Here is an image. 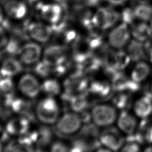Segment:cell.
Here are the masks:
<instances>
[{
	"mask_svg": "<svg viewBox=\"0 0 152 152\" xmlns=\"http://www.w3.org/2000/svg\"><path fill=\"white\" fill-rule=\"evenodd\" d=\"M101 0H84V4L87 6L94 7L97 6L100 2Z\"/></svg>",
	"mask_w": 152,
	"mask_h": 152,
	"instance_id": "38",
	"label": "cell"
},
{
	"mask_svg": "<svg viewBox=\"0 0 152 152\" xmlns=\"http://www.w3.org/2000/svg\"><path fill=\"white\" fill-rule=\"evenodd\" d=\"M5 23V15H4V11L0 7V25H3Z\"/></svg>",
	"mask_w": 152,
	"mask_h": 152,
	"instance_id": "40",
	"label": "cell"
},
{
	"mask_svg": "<svg viewBox=\"0 0 152 152\" xmlns=\"http://www.w3.org/2000/svg\"><path fill=\"white\" fill-rule=\"evenodd\" d=\"M33 125L26 115H11L4 122V134L10 140L23 137L29 132Z\"/></svg>",
	"mask_w": 152,
	"mask_h": 152,
	"instance_id": "4",
	"label": "cell"
},
{
	"mask_svg": "<svg viewBox=\"0 0 152 152\" xmlns=\"http://www.w3.org/2000/svg\"><path fill=\"white\" fill-rule=\"evenodd\" d=\"M113 90L112 84L104 80L93 81L88 86V92L93 97L99 99L108 98Z\"/></svg>",
	"mask_w": 152,
	"mask_h": 152,
	"instance_id": "23",
	"label": "cell"
},
{
	"mask_svg": "<svg viewBox=\"0 0 152 152\" xmlns=\"http://www.w3.org/2000/svg\"><path fill=\"white\" fill-rule=\"evenodd\" d=\"M145 59L152 62V36L144 42Z\"/></svg>",
	"mask_w": 152,
	"mask_h": 152,
	"instance_id": "37",
	"label": "cell"
},
{
	"mask_svg": "<svg viewBox=\"0 0 152 152\" xmlns=\"http://www.w3.org/2000/svg\"><path fill=\"white\" fill-rule=\"evenodd\" d=\"M137 1H138V2H141V3H145V2H148V0H137Z\"/></svg>",
	"mask_w": 152,
	"mask_h": 152,
	"instance_id": "43",
	"label": "cell"
},
{
	"mask_svg": "<svg viewBox=\"0 0 152 152\" xmlns=\"http://www.w3.org/2000/svg\"><path fill=\"white\" fill-rule=\"evenodd\" d=\"M109 3L113 4V5H122L124 4L127 0H106Z\"/></svg>",
	"mask_w": 152,
	"mask_h": 152,
	"instance_id": "39",
	"label": "cell"
},
{
	"mask_svg": "<svg viewBox=\"0 0 152 152\" xmlns=\"http://www.w3.org/2000/svg\"><path fill=\"white\" fill-rule=\"evenodd\" d=\"M151 71L150 65L143 61L137 62L131 72V78L137 83L145 80Z\"/></svg>",
	"mask_w": 152,
	"mask_h": 152,
	"instance_id": "26",
	"label": "cell"
},
{
	"mask_svg": "<svg viewBox=\"0 0 152 152\" xmlns=\"http://www.w3.org/2000/svg\"><path fill=\"white\" fill-rule=\"evenodd\" d=\"M100 133L97 126L90 122L84 124L76 135L87 147L88 151L97 150L102 145L99 140Z\"/></svg>",
	"mask_w": 152,
	"mask_h": 152,
	"instance_id": "10",
	"label": "cell"
},
{
	"mask_svg": "<svg viewBox=\"0 0 152 152\" xmlns=\"http://www.w3.org/2000/svg\"><path fill=\"white\" fill-rule=\"evenodd\" d=\"M131 31L128 24L123 23L113 28L109 33L107 40L113 48L120 49L127 45L130 41Z\"/></svg>",
	"mask_w": 152,
	"mask_h": 152,
	"instance_id": "14",
	"label": "cell"
},
{
	"mask_svg": "<svg viewBox=\"0 0 152 152\" xmlns=\"http://www.w3.org/2000/svg\"><path fill=\"white\" fill-rule=\"evenodd\" d=\"M24 32L28 40L41 45L48 43L53 38L52 27L43 21H30L26 24Z\"/></svg>",
	"mask_w": 152,
	"mask_h": 152,
	"instance_id": "6",
	"label": "cell"
},
{
	"mask_svg": "<svg viewBox=\"0 0 152 152\" xmlns=\"http://www.w3.org/2000/svg\"><path fill=\"white\" fill-rule=\"evenodd\" d=\"M135 17L142 21L152 19V6L145 3L137 5L134 10Z\"/></svg>",
	"mask_w": 152,
	"mask_h": 152,
	"instance_id": "32",
	"label": "cell"
},
{
	"mask_svg": "<svg viewBox=\"0 0 152 152\" xmlns=\"http://www.w3.org/2000/svg\"><path fill=\"white\" fill-rule=\"evenodd\" d=\"M16 82L14 79L0 77V99L7 98L17 93Z\"/></svg>",
	"mask_w": 152,
	"mask_h": 152,
	"instance_id": "28",
	"label": "cell"
},
{
	"mask_svg": "<svg viewBox=\"0 0 152 152\" xmlns=\"http://www.w3.org/2000/svg\"><path fill=\"white\" fill-rule=\"evenodd\" d=\"M88 83L84 75H70L62 84L63 91L72 96L87 93Z\"/></svg>",
	"mask_w": 152,
	"mask_h": 152,
	"instance_id": "16",
	"label": "cell"
},
{
	"mask_svg": "<svg viewBox=\"0 0 152 152\" xmlns=\"http://www.w3.org/2000/svg\"><path fill=\"white\" fill-rule=\"evenodd\" d=\"M120 17V14L110 8H100L92 16V23L97 28L106 30L113 27Z\"/></svg>",
	"mask_w": 152,
	"mask_h": 152,
	"instance_id": "9",
	"label": "cell"
},
{
	"mask_svg": "<svg viewBox=\"0 0 152 152\" xmlns=\"http://www.w3.org/2000/svg\"><path fill=\"white\" fill-rule=\"evenodd\" d=\"M37 126L33 125L30 131L27 134L30 138L35 148L39 150H43L45 148H48L53 140V132L49 126L39 124Z\"/></svg>",
	"mask_w": 152,
	"mask_h": 152,
	"instance_id": "8",
	"label": "cell"
},
{
	"mask_svg": "<svg viewBox=\"0 0 152 152\" xmlns=\"http://www.w3.org/2000/svg\"><path fill=\"white\" fill-rule=\"evenodd\" d=\"M134 112L136 116L141 119H146L152 114L151 93H146L135 102Z\"/></svg>",
	"mask_w": 152,
	"mask_h": 152,
	"instance_id": "24",
	"label": "cell"
},
{
	"mask_svg": "<svg viewBox=\"0 0 152 152\" xmlns=\"http://www.w3.org/2000/svg\"><path fill=\"white\" fill-rule=\"evenodd\" d=\"M134 135L140 144H152V122L147 118L142 119Z\"/></svg>",
	"mask_w": 152,
	"mask_h": 152,
	"instance_id": "21",
	"label": "cell"
},
{
	"mask_svg": "<svg viewBox=\"0 0 152 152\" xmlns=\"http://www.w3.org/2000/svg\"><path fill=\"white\" fill-rule=\"evenodd\" d=\"M127 53L129 56L131 61L138 62L145 59L144 43L136 39L130 40L126 45Z\"/></svg>",
	"mask_w": 152,
	"mask_h": 152,
	"instance_id": "25",
	"label": "cell"
},
{
	"mask_svg": "<svg viewBox=\"0 0 152 152\" xmlns=\"http://www.w3.org/2000/svg\"><path fill=\"white\" fill-rule=\"evenodd\" d=\"M10 34L8 30L2 25H0V52H1L7 44Z\"/></svg>",
	"mask_w": 152,
	"mask_h": 152,
	"instance_id": "36",
	"label": "cell"
},
{
	"mask_svg": "<svg viewBox=\"0 0 152 152\" xmlns=\"http://www.w3.org/2000/svg\"><path fill=\"white\" fill-rule=\"evenodd\" d=\"M4 11L7 16L13 20H24L28 13L26 4L21 0H8L4 7Z\"/></svg>",
	"mask_w": 152,
	"mask_h": 152,
	"instance_id": "18",
	"label": "cell"
},
{
	"mask_svg": "<svg viewBox=\"0 0 152 152\" xmlns=\"http://www.w3.org/2000/svg\"><path fill=\"white\" fill-rule=\"evenodd\" d=\"M63 91L62 84L54 77H50L41 81V95L56 97Z\"/></svg>",
	"mask_w": 152,
	"mask_h": 152,
	"instance_id": "22",
	"label": "cell"
},
{
	"mask_svg": "<svg viewBox=\"0 0 152 152\" xmlns=\"http://www.w3.org/2000/svg\"><path fill=\"white\" fill-rule=\"evenodd\" d=\"M68 47L55 42L43 48L42 59L52 66L68 59Z\"/></svg>",
	"mask_w": 152,
	"mask_h": 152,
	"instance_id": "15",
	"label": "cell"
},
{
	"mask_svg": "<svg viewBox=\"0 0 152 152\" xmlns=\"http://www.w3.org/2000/svg\"><path fill=\"white\" fill-rule=\"evenodd\" d=\"M131 34L134 39L144 43L152 36V31L150 26L143 21L132 24Z\"/></svg>",
	"mask_w": 152,
	"mask_h": 152,
	"instance_id": "27",
	"label": "cell"
},
{
	"mask_svg": "<svg viewBox=\"0 0 152 152\" xmlns=\"http://www.w3.org/2000/svg\"><path fill=\"white\" fill-rule=\"evenodd\" d=\"M4 132V122L0 118V138Z\"/></svg>",
	"mask_w": 152,
	"mask_h": 152,
	"instance_id": "41",
	"label": "cell"
},
{
	"mask_svg": "<svg viewBox=\"0 0 152 152\" xmlns=\"http://www.w3.org/2000/svg\"><path fill=\"white\" fill-rule=\"evenodd\" d=\"M24 68L16 56H5L0 61V77L14 79L23 73Z\"/></svg>",
	"mask_w": 152,
	"mask_h": 152,
	"instance_id": "17",
	"label": "cell"
},
{
	"mask_svg": "<svg viewBox=\"0 0 152 152\" xmlns=\"http://www.w3.org/2000/svg\"><path fill=\"white\" fill-rule=\"evenodd\" d=\"M3 108L11 115H26L29 109V101L18 93L1 100Z\"/></svg>",
	"mask_w": 152,
	"mask_h": 152,
	"instance_id": "13",
	"label": "cell"
},
{
	"mask_svg": "<svg viewBox=\"0 0 152 152\" xmlns=\"http://www.w3.org/2000/svg\"><path fill=\"white\" fill-rule=\"evenodd\" d=\"M33 111L39 124L51 126L61 115V106L56 97L42 96L34 105Z\"/></svg>",
	"mask_w": 152,
	"mask_h": 152,
	"instance_id": "1",
	"label": "cell"
},
{
	"mask_svg": "<svg viewBox=\"0 0 152 152\" xmlns=\"http://www.w3.org/2000/svg\"><path fill=\"white\" fill-rule=\"evenodd\" d=\"M31 68V72L40 80L52 77V66L42 58Z\"/></svg>",
	"mask_w": 152,
	"mask_h": 152,
	"instance_id": "30",
	"label": "cell"
},
{
	"mask_svg": "<svg viewBox=\"0 0 152 152\" xmlns=\"http://www.w3.org/2000/svg\"><path fill=\"white\" fill-rule=\"evenodd\" d=\"M150 28H151V31H152V19L151 20V24H150Z\"/></svg>",
	"mask_w": 152,
	"mask_h": 152,
	"instance_id": "44",
	"label": "cell"
},
{
	"mask_svg": "<svg viewBox=\"0 0 152 152\" xmlns=\"http://www.w3.org/2000/svg\"><path fill=\"white\" fill-rule=\"evenodd\" d=\"M121 18L123 23H125L126 24H134V21L136 18L134 10L129 8L123 10L121 14Z\"/></svg>",
	"mask_w": 152,
	"mask_h": 152,
	"instance_id": "35",
	"label": "cell"
},
{
	"mask_svg": "<svg viewBox=\"0 0 152 152\" xmlns=\"http://www.w3.org/2000/svg\"><path fill=\"white\" fill-rule=\"evenodd\" d=\"M48 150L53 152H64L69 151V145L61 140H53Z\"/></svg>",
	"mask_w": 152,
	"mask_h": 152,
	"instance_id": "34",
	"label": "cell"
},
{
	"mask_svg": "<svg viewBox=\"0 0 152 152\" xmlns=\"http://www.w3.org/2000/svg\"><path fill=\"white\" fill-rule=\"evenodd\" d=\"M42 45L31 40L22 43L17 58L24 67H32L42 59L43 53Z\"/></svg>",
	"mask_w": 152,
	"mask_h": 152,
	"instance_id": "5",
	"label": "cell"
},
{
	"mask_svg": "<svg viewBox=\"0 0 152 152\" xmlns=\"http://www.w3.org/2000/svg\"><path fill=\"white\" fill-rule=\"evenodd\" d=\"M39 15L42 21L53 26L64 21V10L58 4H45L39 7Z\"/></svg>",
	"mask_w": 152,
	"mask_h": 152,
	"instance_id": "12",
	"label": "cell"
},
{
	"mask_svg": "<svg viewBox=\"0 0 152 152\" xmlns=\"http://www.w3.org/2000/svg\"><path fill=\"white\" fill-rule=\"evenodd\" d=\"M23 42L17 37L10 36V39L4 49L1 52L5 56H16Z\"/></svg>",
	"mask_w": 152,
	"mask_h": 152,
	"instance_id": "31",
	"label": "cell"
},
{
	"mask_svg": "<svg viewBox=\"0 0 152 152\" xmlns=\"http://www.w3.org/2000/svg\"><path fill=\"white\" fill-rule=\"evenodd\" d=\"M99 140L101 145L110 151L120 150L125 142V138L119 130L109 126L100 133Z\"/></svg>",
	"mask_w": 152,
	"mask_h": 152,
	"instance_id": "11",
	"label": "cell"
},
{
	"mask_svg": "<svg viewBox=\"0 0 152 152\" xmlns=\"http://www.w3.org/2000/svg\"><path fill=\"white\" fill-rule=\"evenodd\" d=\"M83 122L79 113L67 111L61 114L55 124L54 130L56 133L62 137H71L80 131Z\"/></svg>",
	"mask_w": 152,
	"mask_h": 152,
	"instance_id": "3",
	"label": "cell"
},
{
	"mask_svg": "<svg viewBox=\"0 0 152 152\" xmlns=\"http://www.w3.org/2000/svg\"><path fill=\"white\" fill-rule=\"evenodd\" d=\"M90 113L93 124L100 127L109 126L116 121L118 118L115 107L107 104L95 105Z\"/></svg>",
	"mask_w": 152,
	"mask_h": 152,
	"instance_id": "7",
	"label": "cell"
},
{
	"mask_svg": "<svg viewBox=\"0 0 152 152\" xmlns=\"http://www.w3.org/2000/svg\"><path fill=\"white\" fill-rule=\"evenodd\" d=\"M15 82L17 93L26 99L33 100L40 96L41 80L33 72H23Z\"/></svg>",
	"mask_w": 152,
	"mask_h": 152,
	"instance_id": "2",
	"label": "cell"
},
{
	"mask_svg": "<svg viewBox=\"0 0 152 152\" xmlns=\"http://www.w3.org/2000/svg\"><path fill=\"white\" fill-rule=\"evenodd\" d=\"M140 145L137 141L134 134L128 135L121 150L125 152H137L140 150Z\"/></svg>",
	"mask_w": 152,
	"mask_h": 152,
	"instance_id": "33",
	"label": "cell"
},
{
	"mask_svg": "<svg viewBox=\"0 0 152 152\" xmlns=\"http://www.w3.org/2000/svg\"><path fill=\"white\" fill-rule=\"evenodd\" d=\"M113 90L116 91H125L128 93L137 91L140 84L128 78L121 71L119 72L111 80Z\"/></svg>",
	"mask_w": 152,
	"mask_h": 152,
	"instance_id": "19",
	"label": "cell"
},
{
	"mask_svg": "<svg viewBox=\"0 0 152 152\" xmlns=\"http://www.w3.org/2000/svg\"><path fill=\"white\" fill-rule=\"evenodd\" d=\"M5 145V142H4V141L0 138V151H4Z\"/></svg>",
	"mask_w": 152,
	"mask_h": 152,
	"instance_id": "42",
	"label": "cell"
},
{
	"mask_svg": "<svg viewBox=\"0 0 152 152\" xmlns=\"http://www.w3.org/2000/svg\"><path fill=\"white\" fill-rule=\"evenodd\" d=\"M116 120L119 129L124 133L128 135L135 132L138 126L137 121L128 110H122Z\"/></svg>",
	"mask_w": 152,
	"mask_h": 152,
	"instance_id": "20",
	"label": "cell"
},
{
	"mask_svg": "<svg viewBox=\"0 0 152 152\" xmlns=\"http://www.w3.org/2000/svg\"><path fill=\"white\" fill-rule=\"evenodd\" d=\"M151 94H152V84H151Z\"/></svg>",
	"mask_w": 152,
	"mask_h": 152,
	"instance_id": "45",
	"label": "cell"
},
{
	"mask_svg": "<svg viewBox=\"0 0 152 152\" xmlns=\"http://www.w3.org/2000/svg\"><path fill=\"white\" fill-rule=\"evenodd\" d=\"M112 103L116 109L128 110L132 103V98L128 92L118 91L112 98Z\"/></svg>",
	"mask_w": 152,
	"mask_h": 152,
	"instance_id": "29",
	"label": "cell"
}]
</instances>
